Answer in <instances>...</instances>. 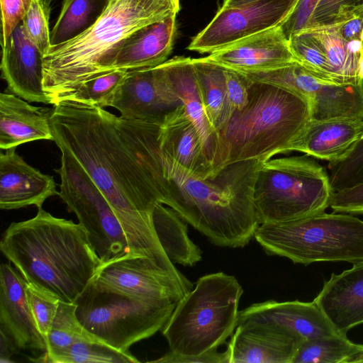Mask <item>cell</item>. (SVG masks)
<instances>
[{
    "label": "cell",
    "mask_w": 363,
    "mask_h": 363,
    "mask_svg": "<svg viewBox=\"0 0 363 363\" xmlns=\"http://www.w3.org/2000/svg\"><path fill=\"white\" fill-rule=\"evenodd\" d=\"M53 141L82 166L112 207L130 255L146 256L173 272L176 267L155 233L153 166L162 121L130 120L104 108L68 101L53 105Z\"/></svg>",
    "instance_id": "1"
},
{
    "label": "cell",
    "mask_w": 363,
    "mask_h": 363,
    "mask_svg": "<svg viewBox=\"0 0 363 363\" xmlns=\"http://www.w3.org/2000/svg\"><path fill=\"white\" fill-rule=\"evenodd\" d=\"M262 163L235 162L216 177L203 179L164 152L158 143L153 167L155 200L173 209L211 243L242 247L259 225L254 189Z\"/></svg>",
    "instance_id": "2"
},
{
    "label": "cell",
    "mask_w": 363,
    "mask_h": 363,
    "mask_svg": "<svg viewBox=\"0 0 363 363\" xmlns=\"http://www.w3.org/2000/svg\"><path fill=\"white\" fill-rule=\"evenodd\" d=\"M0 250L27 282L69 303L102 264L80 223L43 208L30 219L11 223L1 236Z\"/></svg>",
    "instance_id": "3"
},
{
    "label": "cell",
    "mask_w": 363,
    "mask_h": 363,
    "mask_svg": "<svg viewBox=\"0 0 363 363\" xmlns=\"http://www.w3.org/2000/svg\"><path fill=\"white\" fill-rule=\"evenodd\" d=\"M179 0H108L87 30L43 55V86L52 105L80 83L113 71L123 43L133 33L178 13Z\"/></svg>",
    "instance_id": "4"
},
{
    "label": "cell",
    "mask_w": 363,
    "mask_h": 363,
    "mask_svg": "<svg viewBox=\"0 0 363 363\" xmlns=\"http://www.w3.org/2000/svg\"><path fill=\"white\" fill-rule=\"evenodd\" d=\"M248 103L234 112L220 130L227 165L266 162L281 154L311 121L308 101L296 92L250 80Z\"/></svg>",
    "instance_id": "5"
},
{
    "label": "cell",
    "mask_w": 363,
    "mask_h": 363,
    "mask_svg": "<svg viewBox=\"0 0 363 363\" xmlns=\"http://www.w3.org/2000/svg\"><path fill=\"white\" fill-rule=\"evenodd\" d=\"M242 293L233 276L216 272L200 277L162 328L170 351L197 356L217 350L238 325Z\"/></svg>",
    "instance_id": "6"
},
{
    "label": "cell",
    "mask_w": 363,
    "mask_h": 363,
    "mask_svg": "<svg viewBox=\"0 0 363 363\" xmlns=\"http://www.w3.org/2000/svg\"><path fill=\"white\" fill-rule=\"evenodd\" d=\"M255 239L270 255L294 264L363 262V220L325 211L298 219L260 224Z\"/></svg>",
    "instance_id": "7"
},
{
    "label": "cell",
    "mask_w": 363,
    "mask_h": 363,
    "mask_svg": "<svg viewBox=\"0 0 363 363\" xmlns=\"http://www.w3.org/2000/svg\"><path fill=\"white\" fill-rule=\"evenodd\" d=\"M329 174L307 155L271 158L262 163L254 189L260 224L314 216L330 207Z\"/></svg>",
    "instance_id": "8"
},
{
    "label": "cell",
    "mask_w": 363,
    "mask_h": 363,
    "mask_svg": "<svg viewBox=\"0 0 363 363\" xmlns=\"http://www.w3.org/2000/svg\"><path fill=\"white\" fill-rule=\"evenodd\" d=\"M84 328L106 344L124 352L162 330L177 303L133 296L94 279L74 302Z\"/></svg>",
    "instance_id": "9"
},
{
    "label": "cell",
    "mask_w": 363,
    "mask_h": 363,
    "mask_svg": "<svg viewBox=\"0 0 363 363\" xmlns=\"http://www.w3.org/2000/svg\"><path fill=\"white\" fill-rule=\"evenodd\" d=\"M59 196L88 232L102 264L130 254L123 230L109 202L80 163L60 148Z\"/></svg>",
    "instance_id": "10"
},
{
    "label": "cell",
    "mask_w": 363,
    "mask_h": 363,
    "mask_svg": "<svg viewBox=\"0 0 363 363\" xmlns=\"http://www.w3.org/2000/svg\"><path fill=\"white\" fill-rule=\"evenodd\" d=\"M242 73L251 81L277 85L303 96L309 104L311 120H363V82L323 80L296 60L273 69Z\"/></svg>",
    "instance_id": "11"
},
{
    "label": "cell",
    "mask_w": 363,
    "mask_h": 363,
    "mask_svg": "<svg viewBox=\"0 0 363 363\" xmlns=\"http://www.w3.org/2000/svg\"><path fill=\"white\" fill-rule=\"evenodd\" d=\"M295 4L294 0H258L237 7L221 6L187 49L211 54L279 26Z\"/></svg>",
    "instance_id": "12"
},
{
    "label": "cell",
    "mask_w": 363,
    "mask_h": 363,
    "mask_svg": "<svg viewBox=\"0 0 363 363\" xmlns=\"http://www.w3.org/2000/svg\"><path fill=\"white\" fill-rule=\"evenodd\" d=\"M94 279L133 296L179 302L194 286L182 282L146 256H126L103 264Z\"/></svg>",
    "instance_id": "13"
},
{
    "label": "cell",
    "mask_w": 363,
    "mask_h": 363,
    "mask_svg": "<svg viewBox=\"0 0 363 363\" xmlns=\"http://www.w3.org/2000/svg\"><path fill=\"white\" fill-rule=\"evenodd\" d=\"M182 104L157 65L128 71L110 107L126 119L163 121L169 113Z\"/></svg>",
    "instance_id": "14"
},
{
    "label": "cell",
    "mask_w": 363,
    "mask_h": 363,
    "mask_svg": "<svg viewBox=\"0 0 363 363\" xmlns=\"http://www.w3.org/2000/svg\"><path fill=\"white\" fill-rule=\"evenodd\" d=\"M306 339L283 325L245 320L227 345L229 363H293Z\"/></svg>",
    "instance_id": "15"
},
{
    "label": "cell",
    "mask_w": 363,
    "mask_h": 363,
    "mask_svg": "<svg viewBox=\"0 0 363 363\" xmlns=\"http://www.w3.org/2000/svg\"><path fill=\"white\" fill-rule=\"evenodd\" d=\"M1 48V77L7 91L28 102L50 104L43 86V55L26 35L22 22Z\"/></svg>",
    "instance_id": "16"
},
{
    "label": "cell",
    "mask_w": 363,
    "mask_h": 363,
    "mask_svg": "<svg viewBox=\"0 0 363 363\" xmlns=\"http://www.w3.org/2000/svg\"><path fill=\"white\" fill-rule=\"evenodd\" d=\"M205 59L245 73L273 69L296 61L289 39L279 26L239 40Z\"/></svg>",
    "instance_id": "17"
},
{
    "label": "cell",
    "mask_w": 363,
    "mask_h": 363,
    "mask_svg": "<svg viewBox=\"0 0 363 363\" xmlns=\"http://www.w3.org/2000/svg\"><path fill=\"white\" fill-rule=\"evenodd\" d=\"M174 93L181 100L195 125L204 152L216 170L227 166L228 155L220 134L213 128L206 115L199 95L192 59L175 57L160 65Z\"/></svg>",
    "instance_id": "18"
},
{
    "label": "cell",
    "mask_w": 363,
    "mask_h": 363,
    "mask_svg": "<svg viewBox=\"0 0 363 363\" xmlns=\"http://www.w3.org/2000/svg\"><path fill=\"white\" fill-rule=\"evenodd\" d=\"M59 196L53 177L28 164L16 147L0 154V208L13 210L29 206L42 208L50 196Z\"/></svg>",
    "instance_id": "19"
},
{
    "label": "cell",
    "mask_w": 363,
    "mask_h": 363,
    "mask_svg": "<svg viewBox=\"0 0 363 363\" xmlns=\"http://www.w3.org/2000/svg\"><path fill=\"white\" fill-rule=\"evenodd\" d=\"M26 281L9 263L0 267V328L20 349L47 351L45 339L38 331L26 296Z\"/></svg>",
    "instance_id": "20"
},
{
    "label": "cell",
    "mask_w": 363,
    "mask_h": 363,
    "mask_svg": "<svg viewBox=\"0 0 363 363\" xmlns=\"http://www.w3.org/2000/svg\"><path fill=\"white\" fill-rule=\"evenodd\" d=\"M313 301L337 333L347 335L363 323V262L340 274L333 273Z\"/></svg>",
    "instance_id": "21"
},
{
    "label": "cell",
    "mask_w": 363,
    "mask_h": 363,
    "mask_svg": "<svg viewBox=\"0 0 363 363\" xmlns=\"http://www.w3.org/2000/svg\"><path fill=\"white\" fill-rule=\"evenodd\" d=\"M245 320L277 323L298 333L306 340L339 334L313 301L270 300L254 303L239 311L238 323Z\"/></svg>",
    "instance_id": "22"
},
{
    "label": "cell",
    "mask_w": 363,
    "mask_h": 363,
    "mask_svg": "<svg viewBox=\"0 0 363 363\" xmlns=\"http://www.w3.org/2000/svg\"><path fill=\"white\" fill-rule=\"evenodd\" d=\"M363 133V120H311L281 152L296 151L313 158L333 162L342 157Z\"/></svg>",
    "instance_id": "23"
},
{
    "label": "cell",
    "mask_w": 363,
    "mask_h": 363,
    "mask_svg": "<svg viewBox=\"0 0 363 363\" xmlns=\"http://www.w3.org/2000/svg\"><path fill=\"white\" fill-rule=\"evenodd\" d=\"M159 143L164 152L201 178H213L221 171L216 170L208 160L199 134L183 104L164 118Z\"/></svg>",
    "instance_id": "24"
},
{
    "label": "cell",
    "mask_w": 363,
    "mask_h": 363,
    "mask_svg": "<svg viewBox=\"0 0 363 363\" xmlns=\"http://www.w3.org/2000/svg\"><path fill=\"white\" fill-rule=\"evenodd\" d=\"M52 108L35 106L11 93L0 94V148L35 140H53Z\"/></svg>",
    "instance_id": "25"
},
{
    "label": "cell",
    "mask_w": 363,
    "mask_h": 363,
    "mask_svg": "<svg viewBox=\"0 0 363 363\" xmlns=\"http://www.w3.org/2000/svg\"><path fill=\"white\" fill-rule=\"evenodd\" d=\"M177 13L148 24L129 36L116 55L113 70L152 67L167 61L176 34Z\"/></svg>",
    "instance_id": "26"
},
{
    "label": "cell",
    "mask_w": 363,
    "mask_h": 363,
    "mask_svg": "<svg viewBox=\"0 0 363 363\" xmlns=\"http://www.w3.org/2000/svg\"><path fill=\"white\" fill-rule=\"evenodd\" d=\"M158 240L173 264L192 267L202 259V251L188 236L187 223L171 208L158 203L152 214Z\"/></svg>",
    "instance_id": "27"
},
{
    "label": "cell",
    "mask_w": 363,
    "mask_h": 363,
    "mask_svg": "<svg viewBox=\"0 0 363 363\" xmlns=\"http://www.w3.org/2000/svg\"><path fill=\"white\" fill-rule=\"evenodd\" d=\"M308 29L312 30L321 43L327 60L340 83L363 82L362 41L344 40L337 24Z\"/></svg>",
    "instance_id": "28"
},
{
    "label": "cell",
    "mask_w": 363,
    "mask_h": 363,
    "mask_svg": "<svg viewBox=\"0 0 363 363\" xmlns=\"http://www.w3.org/2000/svg\"><path fill=\"white\" fill-rule=\"evenodd\" d=\"M198 91L208 121L219 133L227 102L224 67L205 57L192 59Z\"/></svg>",
    "instance_id": "29"
},
{
    "label": "cell",
    "mask_w": 363,
    "mask_h": 363,
    "mask_svg": "<svg viewBox=\"0 0 363 363\" xmlns=\"http://www.w3.org/2000/svg\"><path fill=\"white\" fill-rule=\"evenodd\" d=\"M108 0H64L50 32L51 46L68 41L91 27L104 11Z\"/></svg>",
    "instance_id": "30"
},
{
    "label": "cell",
    "mask_w": 363,
    "mask_h": 363,
    "mask_svg": "<svg viewBox=\"0 0 363 363\" xmlns=\"http://www.w3.org/2000/svg\"><path fill=\"white\" fill-rule=\"evenodd\" d=\"M363 363V345L340 334L304 340L293 363Z\"/></svg>",
    "instance_id": "31"
},
{
    "label": "cell",
    "mask_w": 363,
    "mask_h": 363,
    "mask_svg": "<svg viewBox=\"0 0 363 363\" xmlns=\"http://www.w3.org/2000/svg\"><path fill=\"white\" fill-rule=\"evenodd\" d=\"M36 362L50 363H136L140 361L130 352L116 349L97 338L77 341L53 354L44 352Z\"/></svg>",
    "instance_id": "32"
},
{
    "label": "cell",
    "mask_w": 363,
    "mask_h": 363,
    "mask_svg": "<svg viewBox=\"0 0 363 363\" xmlns=\"http://www.w3.org/2000/svg\"><path fill=\"white\" fill-rule=\"evenodd\" d=\"M127 72L115 69L89 79L60 96L55 104L63 101L104 108L110 107Z\"/></svg>",
    "instance_id": "33"
},
{
    "label": "cell",
    "mask_w": 363,
    "mask_h": 363,
    "mask_svg": "<svg viewBox=\"0 0 363 363\" xmlns=\"http://www.w3.org/2000/svg\"><path fill=\"white\" fill-rule=\"evenodd\" d=\"M96 338L79 323L76 315V305L60 301L58 308L46 337V354H53L85 339ZM98 339V338H97Z\"/></svg>",
    "instance_id": "34"
},
{
    "label": "cell",
    "mask_w": 363,
    "mask_h": 363,
    "mask_svg": "<svg viewBox=\"0 0 363 363\" xmlns=\"http://www.w3.org/2000/svg\"><path fill=\"white\" fill-rule=\"evenodd\" d=\"M291 50L297 62L315 77L339 83L330 66L323 47L311 29H304L289 39Z\"/></svg>",
    "instance_id": "35"
},
{
    "label": "cell",
    "mask_w": 363,
    "mask_h": 363,
    "mask_svg": "<svg viewBox=\"0 0 363 363\" xmlns=\"http://www.w3.org/2000/svg\"><path fill=\"white\" fill-rule=\"evenodd\" d=\"M328 167L333 192L363 183V133L342 157L329 162Z\"/></svg>",
    "instance_id": "36"
},
{
    "label": "cell",
    "mask_w": 363,
    "mask_h": 363,
    "mask_svg": "<svg viewBox=\"0 0 363 363\" xmlns=\"http://www.w3.org/2000/svg\"><path fill=\"white\" fill-rule=\"evenodd\" d=\"M50 14L49 0H33L29 10L22 21L26 35L43 55L51 47L49 29Z\"/></svg>",
    "instance_id": "37"
},
{
    "label": "cell",
    "mask_w": 363,
    "mask_h": 363,
    "mask_svg": "<svg viewBox=\"0 0 363 363\" xmlns=\"http://www.w3.org/2000/svg\"><path fill=\"white\" fill-rule=\"evenodd\" d=\"M26 291L36 327L46 340L60 299L51 293L27 281Z\"/></svg>",
    "instance_id": "38"
},
{
    "label": "cell",
    "mask_w": 363,
    "mask_h": 363,
    "mask_svg": "<svg viewBox=\"0 0 363 363\" xmlns=\"http://www.w3.org/2000/svg\"><path fill=\"white\" fill-rule=\"evenodd\" d=\"M359 0H318L306 29L342 23L356 15Z\"/></svg>",
    "instance_id": "39"
},
{
    "label": "cell",
    "mask_w": 363,
    "mask_h": 363,
    "mask_svg": "<svg viewBox=\"0 0 363 363\" xmlns=\"http://www.w3.org/2000/svg\"><path fill=\"white\" fill-rule=\"evenodd\" d=\"M224 72L226 82L227 102L221 129L234 112L243 109L247 104L248 89L250 84V80L240 72L224 67Z\"/></svg>",
    "instance_id": "40"
},
{
    "label": "cell",
    "mask_w": 363,
    "mask_h": 363,
    "mask_svg": "<svg viewBox=\"0 0 363 363\" xmlns=\"http://www.w3.org/2000/svg\"><path fill=\"white\" fill-rule=\"evenodd\" d=\"M33 0H0L1 40L4 45L13 30L22 22Z\"/></svg>",
    "instance_id": "41"
},
{
    "label": "cell",
    "mask_w": 363,
    "mask_h": 363,
    "mask_svg": "<svg viewBox=\"0 0 363 363\" xmlns=\"http://www.w3.org/2000/svg\"><path fill=\"white\" fill-rule=\"evenodd\" d=\"M330 208L335 213L363 214V183L333 192Z\"/></svg>",
    "instance_id": "42"
},
{
    "label": "cell",
    "mask_w": 363,
    "mask_h": 363,
    "mask_svg": "<svg viewBox=\"0 0 363 363\" xmlns=\"http://www.w3.org/2000/svg\"><path fill=\"white\" fill-rule=\"evenodd\" d=\"M318 0H298L291 11L279 25L288 39L306 28Z\"/></svg>",
    "instance_id": "43"
},
{
    "label": "cell",
    "mask_w": 363,
    "mask_h": 363,
    "mask_svg": "<svg viewBox=\"0 0 363 363\" xmlns=\"http://www.w3.org/2000/svg\"><path fill=\"white\" fill-rule=\"evenodd\" d=\"M150 362L160 363H229L227 351L219 352L213 350L197 356H186L169 351L157 359Z\"/></svg>",
    "instance_id": "44"
},
{
    "label": "cell",
    "mask_w": 363,
    "mask_h": 363,
    "mask_svg": "<svg viewBox=\"0 0 363 363\" xmlns=\"http://www.w3.org/2000/svg\"><path fill=\"white\" fill-rule=\"evenodd\" d=\"M338 30L347 42L354 40H363V16L355 15L349 20L337 24Z\"/></svg>",
    "instance_id": "45"
},
{
    "label": "cell",
    "mask_w": 363,
    "mask_h": 363,
    "mask_svg": "<svg viewBox=\"0 0 363 363\" xmlns=\"http://www.w3.org/2000/svg\"><path fill=\"white\" fill-rule=\"evenodd\" d=\"M0 362H11L13 355L21 350L15 340L5 330L0 328Z\"/></svg>",
    "instance_id": "46"
},
{
    "label": "cell",
    "mask_w": 363,
    "mask_h": 363,
    "mask_svg": "<svg viewBox=\"0 0 363 363\" xmlns=\"http://www.w3.org/2000/svg\"><path fill=\"white\" fill-rule=\"evenodd\" d=\"M256 1H258V0H223V4L221 6L237 7V6H240L242 5L250 4V3ZM294 1L296 3L298 0H294Z\"/></svg>",
    "instance_id": "47"
},
{
    "label": "cell",
    "mask_w": 363,
    "mask_h": 363,
    "mask_svg": "<svg viewBox=\"0 0 363 363\" xmlns=\"http://www.w3.org/2000/svg\"><path fill=\"white\" fill-rule=\"evenodd\" d=\"M356 15L363 16V0H359L358 6L356 10Z\"/></svg>",
    "instance_id": "48"
},
{
    "label": "cell",
    "mask_w": 363,
    "mask_h": 363,
    "mask_svg": "<svg viewBox=\"0 0 363 363\" xmlns=\"http://www.w3.org/2000/svg\"><path fill=\"white\" fill-rule=\"evenodd\" d=\"M361 72H362V74L363 75V57L361 60Z\"/></svg>",
    "instance_id": "49"
},
{
    "label": "cell",
    "mask_w": 363,
    "mask_h": 363,
    "mask_svg": "<svg viewBox=\"0 0 363 363\" xmlns=\"http://www.w3.org/2000/svg\"><path fill=\"white\" fill-rule=\"evenodd\" d=\"M362 57H363V40H362Z\"/></svg>",
    "instance_id": "50"
}]
</instances>
